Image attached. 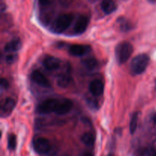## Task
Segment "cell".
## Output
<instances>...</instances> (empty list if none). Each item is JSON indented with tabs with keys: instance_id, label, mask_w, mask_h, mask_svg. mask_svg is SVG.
<instances>
[{
	"instance_id": "cell-7",
	"label": "cell",
	"mask_w": 156,
	"mask_h": 156,
	"mask_svg": "<svg viewBox=\"0 0 156 156\" xmlns=\"http://www.w3.org/2000/svg\"><path fill=\"white\" fill-rule=\"evenodd\" d=\"M73 101L69 99L59 100L57 107L55 111V114L57 115H65L68 114L73 108Z\"/></svg>"
},
{
	"instance_id": "cell-15",
	"label": "cell",
	"mask_w": 156,
	"mask_h": 156,
	"mask_svg": "<svg viewBox=\"0 0 156 156\" xmlns=\"http://www.w3.org/2000/svg\"><path fill=\"white\" fill-rule=\"evenodd\" d=\"M81 140L87 146H92L95 142V135L91 132L85 133L82 136Z\"/></svg>"
},
{
	"instance_id": "cell-23",
	"label": "cell",
	"mask_w": 156,
	"mask_h": 156,
	"mask_svg": "<svg viewBox=\"0 0 156 156\" xmlns=\"http://www.w3.org/2000/svg\"><path fill=\"white\" fill-rule=\"evenodd\" d=\"M9 82H8V81L6 80L5 79L2 78V79H1V87H2V88H4V89H7V88H9Z\"/></svg>"
},
{
	"instance_id": "cell-4",
	"label": "cell",
	"mask_w": 156,
	"mask_h": 156,
	"mask_svg": "<svg viewBox=\"0 0 156 156\" xmlns=\"http://www.w3.org/2000/svg\"><path fill=\"white\" fill-rule=\"evenodd\" d=\"M59 100L56 98H49L39 104L37 108V112L41 114H48L55 113Z\"/></svg>"
},
{
	"instance_id": "cell-18",
	"label": "cell",
	"mask_w": 156,
	"mask_h": 156,
	"mask_svg": "<svg viewBox=\"0 0 156 156\" xmlns=\"http://www.w3.org/2000/svg\"><path fill=\"white\" fill-rule=\"evenodd\" d=\"M138 120H139V112H135L133 114L131 117L130 123H129V131L131 134L135 133L136 131L137 126H138Z\"/></svg>"
},
{
	"instance_id": "cell-16",
	"label": "cell",
	"mask_w": 156,
	"mask_h": 156,
	"mask_svg": "<svg viewBox=\"0 0 156 156\" xmlns=\"http://www.w3.org/2000/svg\"><path fill=\"white\" fill-rule=\"evenodd\" d=\"M71 81V76L69 73H66L64 74L60 75L57 79V84L59 87L62 88H66L69 85Z\"/></svg>"
},
{
	"instance_id": "cell-5",
	"label": "cell",
	"mask_w": 156,
	"mask_h": 156,
	"mask_svg": "<svg viewBox=\"0 0 156 156\" xmlns=\"http://www.w3.org/2000/svg\"><path fill=\"white\" fill-rule=\"evenodd\" d=\"M34 150L39 154H47L50 151L51 146L48 140L44 137H38L34 140Z\"/></svg>"
},
{
	"instance_id": "cell-11",
	"label": "cell",
	"mask_w": 156,
	"mask_h": 156,
	"mask_svg": "<svg viewBox=\"0 0 156 156\" xmlns=\"http://www.w3.org/2000/svg\"><path fill=\"white\" fill-rule=\"evenodd\" d=\"M105 85L102 81L99 79H94L90 83L89 91L94 96H101L104 92Z\"/></svg>"
},
{
	"instance_id": "cell-25",
	"label": "cell",
	"mask_w": 156,
	"mask_h": 156,
	"mask_svg": "<svg viewBox=\"0 0 156 156\" xmlns=\"http://www.w3.org/2000/svg\"><path fill=\"white\" fill-rule=\"evenodd\" d=\"M148 156H156V150H151L148 154Z\"/></svg>"
},
{
	"instance_id": "cell-14",
	"label": "cell",
	"mask_w": 156,
	"mask_h": 156,
	"mask_svg": "<svg viewBox=\"0 0 156 156\" xmlns=\"http://www.w3.org/2000/svg\"><path fill=\"white\" fill-rule=\"evenodd\" d=\"M101 7L106 15H110L117 9V5L113 0H103Z\"/></svg>"
},
{
	"instance_id": "cell-29",
	"label": "cell",
	"mask_w": 156,
	"mask_h": 156,
	"mask_svg": "<svg viewBox=\"0 0 156 156\" xmlns=\"http://www.w3.org/2000/svg\"><path fill=\"white\" fill-rule=\"evenodd\" d=\"M107 156H114V155H113V154H109V155H107Z\"/></svg>"
},
{
	"instance_id": "cell-8",
	"label": "cell",
	"mask_w": 156,
	"mask_h": 156,
	"mask_svg": "<svg viewBox=\"0 0 156 156\" xmlns=\"http://www.w3.org/2000/svg\"><path fill=\"white\" fill-rule=\"evenodd\" d=\"M91 48L89 45L85 44H73L70 46L69 52L74 56H82L91 51Z\"/></svg>"
},
{
	"instance_id": "cell-20",
	"label": "cell",
	"mask_w": 156,
	"mask_h": 156,
	"mask_svg": "<svg viewBox=\"0 0 156 156\" xmlns=\"http://www.w3.org/2000/svg\"><path fill=\"white\" fill-rule=\"evenodd\" d=\"M17 140L15 134H10L8 137V148L10 150H14L16 147Z\"/></svg>"
},
{
	"instance_id": "cell-27",
	"label": "cell",
	"mask_w": 156,
	"mask_h": 156,
	"mask_svg": "<svg viewBox=\"0 0 156 156\" xmlns=\"http://www.w3.org/2000/svg\"><path fill=\"white\" fill-rule=\"evenodd\" d=\"M150 3H155L156 2V0H148Z\"/></svg>"
},
{
	"instance_id": "cell-22",
	"label": "cell",
	"mask_w": 156,
	"mask_h": 156,
	"mask_svg": "<svg viewBox=\"0 0 156 156\" xmlns=\"http://www.w3.org/2000/svg\"><path fill=\"white\" fill-rule=\"evenodd\" d=\"M39 4L42 6H48L53 4L55 0H38Z\"/></svg>"
},
{
	"instance_id": "cell-2",
	"label": "cell",
	"mask_w": 156,
	"mask_h": 156,
	"mask_svg": "<svg viewBox=\"0 0 156 156\" xmlns=\"http://www.w3.org/2000/svg\"><path fill=\"white\" fill-rule=\"evenodd\" d=\"M73 20L72 14H62L56 18L52 24L51 30L56 34H62L71 25Z\"/></svg>"
},
{
	"instance_id": "cell-12",
	"label": "cell",
	"mask_w": 156,
	"mask_h": 156,
	"mask_svg": "<svg viewBox=\"0 0 156 156\" xmlns=\"http://www.w3.org/2000/svg\"><path fill=\"white\" fill-rule=\"evenodd\" d=\"M44 65L47 69L53 71V70L57 69L60 66V60L54 56H49L44 59Z\"/></svg>"
},
{
	"instance_id": "cell-31",
	"label": "cell",
	"mask_w": 156,
	"mask_h": 156,
	"mask_svg": "<svg viewBox=\"0 0 156 156\" xmlns=\"http://www.w3.org/2000/svg\"><path fill=\"white\" fill-rule=\"evenodd\" d=\"M155 88H156V82H155Z\"/></svg>"
},
{
	"instance_id": "cell-17",
	"label": "cell",
	"mask_w": 156,
	"mask_h": 156,
	"mask_svg": "<svg viewBox=\"0 0 156 156\" xmlns=\"http://www.w3.org/2000/svg\"><path fill=\"white\" fill-rule=\"evenodd\" d=\"M82 63L85 66V68H87L89 70H93L98 66V60L95 58L90 57L83 59V60H82Z\"/></svg>"
},
{
	"instance_id": "cell-9",
	"label": "cell",
	"mask_w": 156,
	"mask_h": 156,
	"mask_svg": "<svg viewBox=\"0 0 156 156\" xmlns=\"http://www.w3.org/2000/svg\"><path fill=\"white\" fill-rule=\"evenodd\" d=\"M15 107V101L11 98H7L2 104L1 107V116L2 117H6L10 115L13 111Z\"/></svg>"
},
{
	"instance_id": "cell-10",
	"label": "cell",
	"mask_w": 156,
	"mask_h": 156,
	"mask_svg": "<svg viewBox=\"0 0 156 156\" xmlns=\"http://www.w3.org/2000/svg\"><path fill=\"white\" fill-rule=\"evenodd\" d=\"M30 78H31L32 81L34 82L40 86L44 87V88H49V87H50V83L49 80L41 72L37 71V70L36 71H34L31 73Z\"/></svg>"
},
{
	"instance_id": "cell-13",
	"label": "cell",
	"mask_w": 156,
	"mask_h": 156,
	"mask_svg": "<svg viewBox=\"0 0 156 156\" xmlns=\"http://www.w3.org/2000/svg\"><path fill=\"white\" fill-rule=\"evenodd\" d=\"M21 46H22V44H21V40L18 39V38L14 39L5 44V51L9 53H15L21 48Z\"/></svg>"
},
{
	"instance_id": "cell-28",
	"label": "cell",
	"mask_w": 156,
	"mask_h": 156,
	"mask_svg": "<svg viewBox=\"0 0 156 156\" xmlns=\"http://www.w3.org/2000/svg\"><path fill=\"white\" fill-rule=\"evenodd\" d=\"M153 120H154V122H155V123H156V114H155V115H154V117H153Z\"/></svg>"
},
{
	"instance_id": "cell-21",
	"label": "cell",
	"mask_w": 156,
	"mask_h": 156,
	"mask_svg": "<svg viewBox=\"0 0 156 156\" xmlns=\"http://www.w3.org/2000/svg\"><path fill=\"white\" fill-rule=\"evenodd\" d=\"M18 59V55L15 53H11L6 56L5 62L9 64H12L15 62Z\"/></svg>"
},
{
	"instance_id": "cell-24",
	"label": "cell",
	"mask_w": 156,
	"mask_h": 156,
	"mask_svg": "<svg viewBox=\"0 0 156 156\" xmlns=\"http://www.w3.org/2000/svg\"><path fill=\"white\" fill-rule=\"evenodd\" d=\"M72 2H73V0H60V3L63 6L69 5L71 4Z\"/></svg>"
},
{
	"instance_id": "cell-3",
	"label": "cell",
	"mask_w": 156,
	"mask_h": 156,
	"mask_svg": "<svg viewBox=\"0 0 156 156\" xmlns=\"http://www.w3.org/2000/svg\"><path fill=\"white\" fill-rule=\"evenodd\" d=\"M133 47L129 42H121L117 46L115 50V55L117 61L119 64L125 63L132 55Z\"/></svg>"
},
{
	"instance_id": "cell-19",
	"label": "cell",
	"mask_w": 156,
	"mask_h": 156,
	"mask_svg": "<svg viewBox=\"0 0 156 156\" xmlns=\"http://www.w3.org/2000/svg\"><path fill=\"white\" fill-rule=\"evenodd\" d=\"M117 23H118L119 26H120V28L121 29V30L123 31H127V30H131V28L133 27L132 24L131 22H129L128 20L125 19L123 18H120L117 20Z\"/></svg>"
},
{
	"instance_id": "cell-6",
	"label": "cell",
	"mask_w": 156,
	"mask_h": 156,
	"mask_svg": "<svg viewBox=\"0 0 156 156\" xmlns=\"http://www.w3.org/2000/svg\"><path fill=\"white\" fill-rule=\"evenodd\" d=\"M89 24V18L86 15H80L75 23L73 32L75 34H82L86 30Z\"/></svg>"
},
{
	"instance_id": "cell-26",
	"label": "cell",
	"mask_w": 156,
	"mask_h": 156,
	"mask_svg": "<svg viewBox=\"0 0 156 156\" xmlns=\"http://www.w3.org/2000/svg\"><path fill=\"white\" fill-rule=\"evenodd\" d=\"M80 156H94V155H93V154L91 153V152H84V153L82 154Z\"/></svg>"
},
{
	"instance_id": "cell-1",
	"label": "cell",
	"mask_w": 156,
	"mask_h": 156,
	"mask_svg": "<svg viewBox=\"0 0 156 156\" xmlns=\"http://www.w3.org/2000/svg\"><path fill=\"white\" fill-rule=\"evenodd\" d=\"M149 56L145 53L135 56L133 59L129 66L131 74L137 76L144 73L149 63Z\"/></svg>"
},
{
	"instance_id": "cell-30",
	"label": "cell",
	"mask_w": 156,
	"mask_h": 156,
	"mask_svg": "<svg viewBox=\"0 0 156 156\" xmlns=\"http://www.w3.org/2000/svg\"><path fill=\"white\" fill-rule=\"evenodd\" d=\"M62 156H69V155H62Z\"/></svg>"
}]
</instances>
